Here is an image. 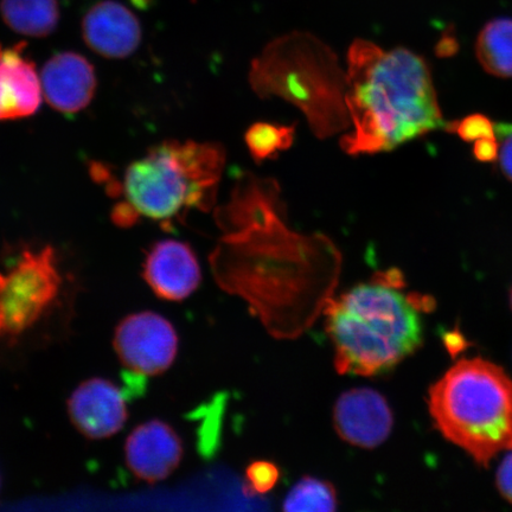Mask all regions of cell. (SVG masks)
I'll return each instance as SVG.
<instances>
[{"instance_id": "13", "label": "cell", "mask_w": 512, "mask_h": 512, "mask_svg": "<svg viewBox=\"0 0 512 512\" xmlns=\"http://www.w3.org/2000/svg\"><path fill=\"white\" fill-rule=\"evenodd\" d=\"M81 28L87 46L106 59H126L142 43L138 17L114 0H104L89 9Z\"/></svg>"}, {"instance_id": "20", "label": "cell", "mask_w": 512, "mask_h": 512, "mask_svg": "<svg viewBox=\"0 0 512 512\" xmlns=\"http://www.w3.org/2000/svg\"><path fill=\"white\" fill-rule=\"evenodd\" d=\"M448 132L457 133L467 143L479 139L495 137L494 124L483 114H472L454 123L446 124Z\"/></svg>"}, {"instance_id": "12", "label": "cell", "mask_w": 512, "mask_h": 512, "mask_svg": "<svg viewBox=\"0 0 512 512\" xmlns=\"http://www.w3.org/2000/svg\"><path fill=\"white\" fill-rule=\"evenodd\" d=\"M334 424L339 437L347 443L374 448L388 439L394 418L380 393L371 388H357L345 392L336 402Z\"/></svg>"}, {"instance_id": "5", "label": "cell", "mask_w": 512, "mask_h": 512, "mask_svg": "<svg viewBox=\"0 0 512 512\" xmlns=\"http://www.w3.org/2000/svg\"><path fill=\"white\" fill-rule=\"evenodd\" d=\"M248 80L260 98L278 96L298 107L319 139L351 125L347 72L335 51L310 32L293 31L268 43L253 60Z\"/></svg>"}, {"instance_id": "1", "label": "cell", "mask_w": 512, "mask_h": 512, "mask_svg": "<svg viewBox=\"0 0 512 512\" xmlns=\"http://www.w3.org/2000/svg\"><path fill=\"white\" fill-rule=\"evenodd\" d=\"M352 131L341 139L348 155H371L446 126L424 57L405 48L383 50L356 40L348 53L347 95Z\"/></svg>"}, {"instance_id": "6", "label": "cell", "mask_w": 512, "mask_h": 512, "mask_svg": "<svg viewBox=\"0 0 512 512\" xmlns=\"http://www.w3.org/2000/svg\"><path fill=\"white\" fill-rule=\"evenodd\" d=\"M428 407L441 434L477 464L512 451V380L496 364L458 362L430 388Z\"/></svg>"}, {"instance_id": "11", "label": "cell", "mask_w": 512, "mask_h": 512, "mask_svg": "<svg viewBox=\"0 0 512 512\" xmlns=\"http://www.w3.org/2000/svg\"><path fill=\"white\" fill-rule=\"evenodd\" d=\"M143 278L152 292L166 302H182L201 284L197 256L188 243L162 240L153 243L143 262Z\"/></svg>"}, {"instance_id": "7", "label": "cell", "mask_w": 512, "mask_h": 512, "mask_svg": "<svg viewBox=\"0 0 512 512\" xmlns=\"http://www.w3.org/2000/svg\"><path fill=\"white\" fill-rule=\"evenodd\" d=\"M66 294L55 249H22L0 270V347L16 348L43 328Z\"/></svg>"}, {"instance_id": "17", "label": "cell", "mask_w": 512, "mask_h": 512, "mask_svg": "<svg viewBox=\"0 0 512 512\" xmlns=\"http://www.w3.org/2000/svg\"><path fill=\"white\" fill-rule=\"evenodd\" d=\"M476 55L486 73L512 78L511 18H497L485 24L477 37Z\"/></svg>"}, {"instance_id": "10", "label": "cell", "mask_w": 512, "mask_h": 512, "mask_svg": "<svg viewBox=\"0 0 512 512\" xmlns=\"http://www.w3.org/2000/svg\"><path fill=\"white\" fill-rule=\"evenodd\" d=\"M183 454L182 440L174 427L159 419L138 425L125 443L128 469L147 484L170 477L181 464Z\"/></svg>"}, {"instance_id": "21", "label": "cell", "mask_w": 512, "mask_h": 512, "mask_svg": "<svg viewBox=\"0 0 512 512\" xmlns=\"http://www.w3.org/2000/svg\"><path fill=\"white\" fill-rule=\"evenodd\" d=\"M278 479V467L270 462H255L247 469V482L256 494L272 490Z\"/></svg>"}, {"instance_id": "19", "label": "cell", "mask_w": 512, "mask_h": 512, "mask_svg": "<svg viewBox=\"0 0 512 512\" xmlns=\"http://www.w3.org/2000/svg\"><path fill=\"white\" fill-rule=\"evenodd\" d=\"M337 496L334 486L324 480L304 477L293 486L285 499V511H335Z\"/></svg>"}, {"instance_id": "2", "label": "cell", "mask_w": 512, "mask_h": 512, "mask_svg": "<svg viewBox=\"0 0 512 512\" xmlns=\"http://www.w3.org/2000/svg\"><path fill=\"white\" fill-rule=\"evenodd\" d=\"M284 215L277 181L239 174L229 202L215 210L224 233L210 256L217 283L227 288L242 274L248 275L239 283L300 280L322 267L338 268L339 254L328 238L292 232Z\"/></svg>"}, {"instance_id": "24", "label": "cell", "mask_w": 512, "mask_h": 512, "mask_svg": "<svg viewBox=\"0 0 512 512\" xmlns=\"http://www.w3.org/2000/svg\"><path fill=\"white\" fill-rule=\"evenodd\" d=\"M473 156L478 162H495L499 157V146L495 137L477 140L473 146Z\"/></svg>"}, {"instance_id": "4", "label": "cell", "mask_w": 512, "mask_h": 512, "mask_svg": "<svg viewBox=\"0 0 512 512\" xmlns=\"http://www.w3.org/2000/svg\"><path fill=\"white\" fill-rule=\"evenodd\" d=\"M398 271L351 288L326 307V331L341 374L377 376L393 370L422 344L421 304L400 291Z\"/></svg>"}, {"instance_id": "9", "label": "cell", "mask_w": 512, "mask_h": 512, "mask_svg": "<svg viewBox=\"0 0 512 512\" xmlns=\"http://www.w3.org/2000/svg\"><path fill=\"white\" fill-rule=\"evenodd\" d=\"M67 411L76 430L91 440L113 437L123 430L128 419L124 393L104 377L80 383L69 396Z\"/></svg>"}, {"instance_id": "18", "label": "cell", "mask_w": 512, "mask_h": 512, "mask_svg": "<svg viewBox=\"0 0 512 512\" xmlns=\"http://www.w3.org/2000/svg\"><path fill=\"white\" fill-rule=\"evenodd\" d=\"M296 136V126L256 123L248 128L246 144L255 162L274 158L290 149Z\"/></svg>"}, {"instance_id": "15", "label": "cell", "mask_w": 512, "mask_h": 512, "mask_svg": "<svg viewBox=\"0 0 512 512\" xmlns=\"http://www.w3.org/2000/svg\"><path fill=\"white\" fill-rule=\"evenodd\" d=\"M42 83L35 64L24 55V44L0 47V120L35 114L42 102Z\"/></svg>"}, {"instance_id": "8", "label": "cell", "mask_w": 512, "mask_h": 512, "mask_svg": "<svg viewBox=\"0 0 512 512\" xmlns=\"http://www.w3.org/2000/svg\"><path fill=\"white\" fill-rule=\"evenodd\" d=\"M178 335L169 319L153 311L126 316L114 331L113 347L123 366L143 376L165 373L178 354Z\"/></svg>"}, {"instance_id": "27", "label": "cell", "mask_w": 512, "mask_h": 512, "mask_svg": "<svg viewBox=\"0 0 512 512\" xmlns=\"http://www.w3.org/2000/svg\"><path fill=\"white\" fill-rule=\"evenodd\" d=\"M511 306H512V291H511Z\"/></svg>"}, {"instance_id": "25", "label": "cell", "mask_w": 512, "mask_h": 512, "mask_svg": "<svg viewBox=\"0 0 512 512\" xmlns=\"http://www.w3.org/2000/svg\"><path fill=\"white\" fill-rule=\"evenodd\" d=\"M459 46L456 35L453 31L445 32L444 36L438 44V54L443 56H450L457 53Z\"/></svg>"}, {"instance_id": "23", "label": "cell", "mask_w": 512, "mask_h": 512, "mask_svg": "<svg viewBox=\"0 0 512 512\" xmlns=\"http://www.w3.org/2000/svg\"><path fill=\"white\" fill-rule=\"evenodd\" d=\"M497 486L502 496L512 503V451L504 458L497 471Z\"/></svg>"}, {"instance_id": "22", "label": "cell", "mask_w": 512, "mask_h": 512, "mask_svg": "<svg viewBox=\"0 0 512 512\" xmlns=\"http://www.w3.org/2000/svg\"><path fill=\"white\" fill-rule=\"evenodd\" d=\"M497 133L503 142L499 151V163L505 177L512 182V125H498Z\"/></svg>"}, {"instance_id": "16", "label": "cell", "mask_w": 512, "mask_h": 512, "mask_svg": "<svg viewBox=\"0 0 512 512\" xmlns=\"http://www.w3.org/2000/svg\"><path fill=\"white\" fill-rule=\"evenodd\" d=\"M0 15L11 30L34 38L53 34L60 22L57 0H0Z\"/></svg>"}, {"instance_id": "14", "label": "cell", "mask_w": 512, "mask_h": 512, "mask_svg": "<svg viewBox=\"0 0 512 512\" xmlns=\"http://www.w3.org/2000/svg\"><path fill=\"white\" fill-rule=\"evenodd\" d=\"M42 92L48 104L62 114H76L91 104L96 89L93 64L72 51L56 54L44 64Z\"/></svg>"}, {"instance_id": "26", "label": "cell", "mask_w": 512, "mask_h": 512, "mask_svg": "<svg viewBox=\"0 0 512 512\" xmlns=\"http://www.w3.org/2000/svg\"><path fill=\"white\" fill-rule=\"evenodd\" d=\"M448 350L452 352V354H457L460 350L465 348V339L460 334H450L447 335L445 339Z\"/></svg>"}, {"instance_id": "3", "label": "cell", "mask_w": 512, "mask_h": 512, "mask_svg": "<svg viewBox=\"0 0 512 512\" xmlns=\"http://www.w3.org/2000/svg\"><path fill=\"white\" fill-rule=\"evenodd\" d=\"M224 164L226 150L219 143L170 140L128 165L121 181H113L107 171H94L120 200L112 214L117 226L131 228L149 220L171 230L191 210L214 208Z\"/></svg>"}]
</instances>
